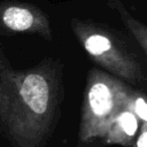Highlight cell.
<instances>
[{
	"label": "cell",
	"instance_id": "cell-6",
	"mask_svg": "<svg viewBox=\"0 0 147 147\" xmlns=\"http://www.w3.org/2000/svg\"><path fill=\"white\" fill-rule=\"evenodd\" d=\"M106 1L109 8H111L117 14L119 20L126 28L127 32H130V34L133 37L136 42L140 46V48L147 56V24L140 21L139 18H137L136 16H133L131 11L127 10V8L122 2V0H106Z\"/></svg>",
	"mask_w": 147,
	"mask_h": 147
},
{
	"label": "cell",
	"instance_id": "cell-5",
	"mask_svg": "<svg viewBox=\"0 0 147 147\" xmlns=\"http://www.w3.org/2000/svg\"><path fill=\"white\" fill-rule=\"evenodd\" d=\"M133 102L134 99L130 106L124 108L115 116L107 134L103 138L105 144L119 145L124 147L136 146V141L141 127V119L134 111Z\"/></svg>",
	"mask_w": 147,
	"mask_h": 147
},
{
	"label": "cell",
	"instance_id": "cell-4",
	"mask_svg": "<svg viewBox=\"0 0 147 147\" xmlns=\"http://www.w3.org/2000/svg\"><path fill=\"white\" fill-rule=\"evenodd\" d=\"M1 28L7 33H32L48 41L53 38L48 16L33 3L3 1L1 3Z\"/></svg>",
	"mask_w": 147,
	"mask_h": 147
},
{
	"label": "cell",
	"instance_id": "cell-2",
	"mask_svg": "<svg viewBox=\"0 0 147 147\" xmlns=\"http://www.w3.org/2000/svg\"><path fill=\"white\" fill-rule=\"evenodd\" d=\"M136 92L132 85L108 71L90 69L82 102L79 141L103 139L115 116L132 103Z\"/></svg>",
	"mask_w": 147,
	"mask_h": 147
},
{
	"label": "cell",
	"instance_id": "cell-3",
	"mask_svg": "<svg viewBox=\"0 0 147 147\" xmlns=\"http://www.w3.org/2000/svg\"><path fill=\"white\" fill-rule=\"evenodd\" d=\"M70 26L92 61L130 85L147 91V70L115 30L80 18H71Z\"/></svg>",
	"mask_w": 147,
	"mask_h": 147
},
{
	"label": "cell",
	"instance_id": "cell-8",
	"mask_svg": "<svg viewBox=\"0 0 147 147\" xmlns=\"http://www.w3.org/2000/svg\"><path fill=\"white\" fill-rule=\"evenodd\" d=\"M134 147H147V122H141V127Z\"/></svg>",
	"mask_w": 147,
	"mask_h": 147
},
{
	"label": "cell",
	"instance_id": "cell-1",
	"mask_svg": "<svg viewBox=\"0 0 147 147\" xmlns=\"http://www.w3.org/2000/svg\"><path fill=\"white\" fill-rule=\"evenodd\" d=\"M64 68L46 57L37 65L15 69L0 51V129L11 147H45L64 98Z\"/></svg>",
	"mask_w": 147,
	"mask_h": 147
},
{
	"label": "cell",
	"instance_id": "cell-7",
	"mask_svg": "<svg viewBox=\"0 0 147 147\" xmlns=\"http://www.w3.org/2000/svg\"><path fill=\"white\" fill-rule=\"evenodd\" d=\"M134 111L140 117L141 122H147V98L140 92L137 91L133 102Z\"/></svg>",
	"mask_w": 147,
	"mask_h": 147
}]
</instances>
